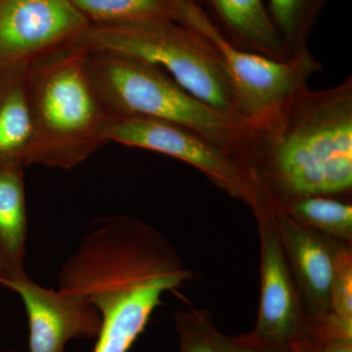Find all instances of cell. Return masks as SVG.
Instances as JSON below:
<instances>
[{
  "instance_id": "1",
  "label": "cell",
  "mask_w": 352,
  "mask_h": 352,
  "mask_svg": "<svg viewBox=\"0 0 352 352\" xmlns=\"http://www.w3.org/2000/svg\"><path fill=\"white\" fill-rule=\"evenodd\" d=\"M249 164L264 189L271 182L296 199L351 189V78L319 91L305 85L252 122Z\"/></svg>"
},
{
  "instance_id": "2",
  "label": "cell",
  "mask_w": 352,
  "mask_h": 352,
  "mask_svg": "<svg viewBox=\"0 0 352 352\" xmlns=\"http://www.w3.org/2000/svg\"><path fill=\"white\" fill-rule=\"evenodd\" d=\"M30 164L71 170L110 141L115 118L95 89L85 51L66 46L28 66Z\"/></svg>"
},
{
  "instance_id": "3",
  "label": "cell",
  "mask_w": 352,
  "mask_h": 352,
  "mask_svg": "<svg viewBox=\"0 0 352 352\" xmlns=\"http://www.w3.org/2000/svg\"><path fill=\"white\" fill-rule=\"evenodd\" d=\"M85 51L97 94L115 119L145 118L175 124L247 164L251 122L199 100L156 65L117 53Z\"/></svg>"
},
{
  "instance_id": "4",
  "label": "cell",
  "mask_w": 352,
  "mask_h": 352,
  "mask_svg": "<svg viewBox=\"0 0 352 352\" xmlns=\"http://www.w3.org/2000/svg\"><path fill=\"white\" fill-rule=\"evenodd\" d=\"M71 46L117 53L156 65L199 100L241 118L219 51L210 39L189 25L175 22L90 24Z\"/></svg>"
},
{
  "instance_id": "5",
  "label": "cell",
  "mask_w": 352,
  "mask_h": 352,
  "mask_svg": "<svg viewBox=\"0 0 352 352\" xmlns=\"http://www.w3.org/2000/svg\"><path fill=\"white\" fill-rule=\"evenodd\" d=\"M183 25L200 32L219 51L240 117L251 122L274 113L320 69L309 51L288 61H277L239 50L229 43L196 0H185Z\"/></svg>"
},
{
  "instance_id": "6",
  "label": "cell",
  "mask_w": 352,
  "mask_h": 352,
  "mask_svg": "<svg viewBox=\"0 0 352 352\" xmlns=\"http://www.w3.org/2000/svg\"><path fill=\"white\" fill-rule=\"evenodd\" d=\"M110 141L162 153L191 164L256 212L263 210L264 201L270 196L251 168L240 160L175 124L145 118L115 119Z\"/></svg>"
},
{
  "instance_id": "7",
  "label": "cell",
  "mask_w": 352,
  "mask_h": 352,
  "mask_svg": "<svg viewBox=\"0 0 352 352\" xmlns=\"http://www.w3.org/2000/svg\"><path fill=\"white\" fill-rule=\"evenodd\" d=\"M90 25L69 0H0V68L29 66Z\"/></svg>"
},
{
  "instance_id": "8",
  "label": "cell",
  "mask_w": 352,
  "mask_h": 352,
  "mask_svg": "<svg viewBox=\"0 0 352 352\" xmlns=\"http://www.w3.org/2000/svg\"><path fill=\"white\" fill-rule=\"evenodd\" d=\"M0 284L15 292L24 305L29 322V352H66L69 340L95 339L100 332L96 308L76 294L45 288L27 273Z\"/></svg>"
},
{
  "instance_id": "9",
  "label": "cell",
  "mask_w": 352,
  "mask_h": 352,
  "mask_svg": "<svg viewBox=\"0 0 352 352\" xmlns=\"http://www.w3.org/2000/svg\"><path fill=\"white\" fill-rule=\"evenodd\" d=\"M261 214V303L258 323L251 336L270 344L309 342V325L296 300L277 227L263 210Z\"/></svg>"
},
{
  "instance_id": "10",
  "label": "cell",
  "mask_w": 352,
  "mask_h": 352,
  "mask_svg": "<svg viewBox=\"0 0 352 352\" xmlns=\"http://www.w3.org/2000/svg\"><path fill=\"white\" fill-rule=\"evenodd\" d=\"M307 298L310 333L331 314L330 292L335 256L316 235L282 215L277 223Z\"/></svg>"
},
{
  "instance_id": "11",
  "label": "cell",
  "mask_w": 352,
  "mask_h": 352,
  "mask_svg": "<svg viewBox=\"0 0 352 352\" xmlns=\"http://www.w3.org/2000/svg\"><path fill=\"white\" fill-rule=\"evenodd\" d=\"M25 65L0 68V166H27L34 127Z\"/></svg>"
},
{
  "instance_id": "12",
  "label": "cell",
  "mask_w": 352,
  "mask_h": 352,
  "mask_svg": "<svg viewBox=\"0 0 352 352\" xmlns=\"http://www.w3.org/2000/svg\"><path fill=\"white\" fill-rule=\"evenodd\" d=\"M228 30L229 43L239 50L288 61L293 59L261 0H210Z\"/></svg>"
},
{
  "instance_id": "13",
  "label": "cell",
  "mask_w": 352,
  "mask_h": 352,
  "mask_svg": "<svg viewBox=\"0 0 352 352\" xmlns=\"http://www.w3.org/2000/svg\"><path fill=\"white\" fill-rule=\"evenodd\" d=\"M25 166H0V264L4 280L24 274L28 238Z\"/></svg>"
},
{
  "instance_id": "14",
  "label": "cell",
  "mask_w": 352,
  "mask_h": 352,
  "mask_svg": "<svg viewBox=\"0 0 352 352\" xmlns=\"http://www.w3.org/2000/svg\"><path fill=\"white\" fill-rule=\"evenodd\" d=\"M90 24L175 22L183 25L185 0H69Z\"/></svg>"
},
{
  "instance_id": "15",
  "label": "cell",
  "mask_w": 352,
  "mask_h": 352,
  "mask_svg": "<svg viewBox=\"0 0 352 352\" xmlns=\"http://www.w3.org/2000/svg\"><path fill=\"white\" fill-rule=\"evenodd\" d=\"M292 214L309 226L342 239L352 237V207L342 201L317 196L296 199Z\"/></svg>"
},
{
  "instance_id": "16",
  "label": "cell",
  "mask_w": 352,
  "mask_h": 352,
  "mask_svg": "<svg viewBox=\"0 0 352 352\" xmlns=\"http://www.w3.org/2000/svg\"><path fill=\"white\" fill-rule=\"evenodd\" d=\"M278 32L293 56L307 52L305 44V13L307 0H270Z\"/></svg>"
},
{
  "instance_id": "17",
  "label": "cell",
  "mask_w": 352,
  "mask_h": 352,
  "mask_svg": "<svg viewBox=\"0 0 352 352\" xmlns=\"http://www.w3.org/2000/svg\"><path fill=\"white\" fill-rule=\"evenodd\" d=\"M331 312L352 325V258L349 250L335 254V268L330 292Z\"/></svg>"
},
{
  "instance_id": "18",
  "label": "cell",
  "mask_w": 352,
  "mask_h": 352,
  "mask_svg": "<svg viewBox=\"0 0 352 352\" xmlns=\"http://www.w3.org/2000/svg\"><path fill=\"white\" fill-rule=\"evenodd\" d=\"M212 321L208 315L193 312L176 317L182 352H219L210 336Z\"/></svg>"
},
{
  "instance_id": "19",
  "label": "cell",
  "mask_w": 352,
  "mask_h": 352,
  "mask_svg": "<svg viewBox=\"0 0 352 352\" xmlns=\"http://www.w3.org/2000/svg\"><path fill=\"white\" fill-rule=\"evenodd\" d=\"M210 336L219 352H296L288 344L261 342L251 335L238 339L226 337L215 330L212 323L210 326Z\"/></svg>"
},
{
  "instance_id": "20",
  "label": "cell",
  "mask_w": 352,
  "mask_h": 352,
  "mask_svg": "<svg viewBox=\"0 0 352 352\" xmlns=\"http://www.w3.org/2000/svg\"><path fill=\"white\" fill-rule=\"evenodd\" d=\"M309 344L315 352H352V340L332 338Z\"/></svg>"
},
{
  "instance_id": "21",
  "label": "cell",
  "mask_w": 352,
  "mask_h": 352,
  "mask_svg": "<svg viewBox=\"0 0 352 352\" xmlns=\"http://www.w3.org/2000/svg\"><path fill=\"white\" fill-rule=\"evenodd\" d=\"M291 346L296 352H315L308 342H300V344H293Z\"/></svg>"
},
{
  "instance_id": "22",
  "label": "cell",
  "mask_w": 352,
  "mask_h": 352,
  "mask_svg": "<svg viewBox=\"0 0 352 352\" xmlns=\"http://www.w3.org/2000/svg\"><path fill=\"white\" fill-rule=\"evenodd\" d=\"M2 274H3V272H2L1 264H0V279L2 278Z\"/></svg>"
},
{
  "instance_id": "23",
  "label": "cell",
  "mask_w": 352,
  "mask_h": 352,
  "mask_svg": "<svg viewBox=\"0 0 352 352\" xmlns=\"http://www.w3.org/2000/svg\"><path fill=\"white\" fill-rule=\"evenodd\" d=\"M6 352H15V351H6Z\"/></svg>"
}]
</instances>
